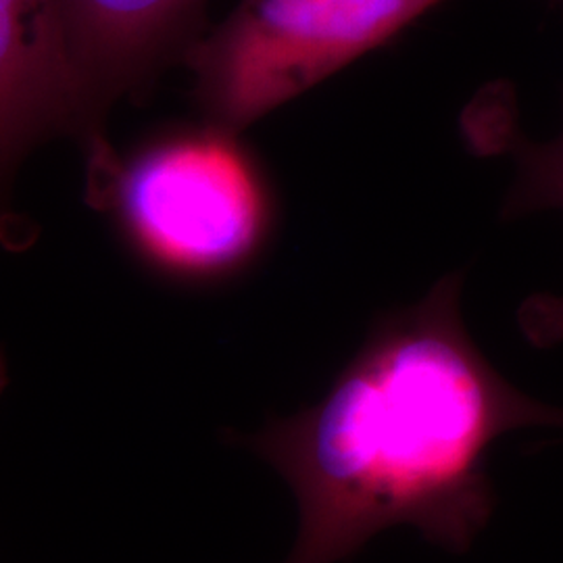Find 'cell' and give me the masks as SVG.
Segmentation results:
<instances>
[{
	"label": "cell",
	"instance_id": "cell-1",
	"mask_svg": "<svg viewBox=\"0 0 563 563\" xmlns=\"http://www.w3.org/2000/svg\"><path fill=\"white\" fill-rule=\"evenodd\" d=\"M462 274L388 311L320 401L239 437L299 505L286 563H341L411 526L465 553L495 511L488 455L505 434L563 428V407L516 388L462 318Z\"/></svg>",
	"mask_w": 563,
	"mask_h": 563
},
{
	"label": "cell",
	"instance_id": "cell-4",
	"mask_svg": "<svg viewBox=\"0 0 563 563\" xmlns=\"http://www.w3.org/2000/svg\"><path fill=\"white\" fill-rule=\"evenodd\" d=\"M107 139L81 95L60 21L59 0H0V244L20 249L27 225L13 209L21 163L42 144Z\"/></svg>",
	"mask_w": 563,
	"mask_h": 563
},
{
	"label": "cell",
	"instance_id": "cell-6",
	"mask_svg": "<svg viewBox=\"0 0 563 563\" xmlns=\"http://www.w3.org/2000/svg\"><path fill=\"white\" fill-rule=\"evenodd\" d=\"M511 153L518 165L516 181L504 205L505 218H518L530 211H563V130L553 141L516 139ZM526 336L539 346L563 339V297H537L522 311Z\"/></svg>",
	"mask_w": 563,
	"mask_h": 563
},
{
	"label": "cell",
	"instance_id": "cell-7",
	"mask_svg": "<svg viewBox=\"0 0 563 563\" xmlns=\"http://www.w3.org/2000/svg\"><path fill=\"white\" fill-rule=\"evenodd\" d=\"M7 380H9V376H7V362H4V357H2V353H0V393L4 390Z\"/></svg>",
	"mask_w": 563,
	"mask_h": 563
},
{
	"label": "cell",
	"instance_id": "cell-5",
	"mask_svg": "<svg viewBox=\"0 0 563 563\" xmlns=\"http://www.w3.org/2000/svg\"><path fill=\"white\" fill-rule=\"evenodd\" d=\"M207 0H59L67 53L95 123L148 92L201 38Z\"/></svg>",
	"mask_w": 563,
	"mask_h": 563
},
{
	"label": "cell",
	"instance_id": "cell-3",
	"mask_svg": "<svg viewBox=\"0 0 563 563\" xmlns=\"http://www.w3.org/2000/svg\"><path fill=\"white\" fill-rule=\"evenodd\" d=\"M444 0H241L184 55L205 121L239 132Z\"/></svg>",
	"mask_w": 563,
	"mask_h": 563
},
{
	"label": "cell",
	"instance_id": "cell-2",
	"mask_svg": "<svg viewBox=\"0 0 563 563\" xmlns=\"http://www.w3.org/2000/svg\"><path fill=\"white\" fill-rule=\"evenodd\" d=\"M86 153V199L130 253L180 284H218L249 269L269 242L276 202L239 132L211 121L155 132L125 153Z\"/></svg>",
	"mask_w": 563,
	"mask_h": 563
}]
</instances>
